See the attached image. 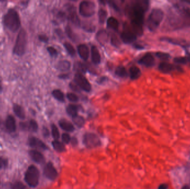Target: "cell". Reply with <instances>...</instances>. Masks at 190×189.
Segmentation results:
<instances>
[{
  "mask_svg": "<svg viewBox=\"0 0 190 189\" xmlns=\"http://www.w3.org/2000/svg\"><path fill=\"white\" fill-rule=\"evenodd\" d=\"M167 22L169 28L173 30L190 27V7L184 5H174L170 9Z\"/></svg>",
  "mask_w": 190,
  "mask_h": 189,
  "instance_id": "cell-1",
  "label": "cell"
},
{
  "mask_svg": "<svg viewBox=\"0 0 190 189\" xmlns=\"http://www.w3.org/2000/svg\"><path fill=\"white\" fill-rule=\"evenodd\" d=\"M149 7V1L147 0H137L131 3L127 9L131 23L143 25L145 14Z\"/></svg>",
  "mask_w": 190,
  "mask_h": 189,
  "instance_id": "cell-2",
  "label": "cell"
},
{
  "mask_svg": "<svg viewBox=\"0 0 190 189\" xmlns=\"http://www.w3.org/2000/svg\"><path fill=\"white\" fill-rule=\"evenodd\" d=\"M5 26L13 32H17L21 27V20L18 12L13 9H9L3 18Z\"/></svg>",
  "mask_w": 190,
  "mask_h": 189,
  "instance_id": "cell-3",
  "label": "cell"
},
{
  "mask_svg": "<svg viewBox=\"0 0 190 189\" xmlns=\"http://www.w3.org/2000/svg\"><path fill=\"white\" fill-rule=\"evenodd\" d=\"M164 13L160 9L154 8L152 9L147 21V26L150 31L154 32L160 26L163 20Z\"/></svg>",
  "mask_w": 190,
  "mask_h": 189,
  "instance_id": "cell-4",
  "label": "cell"
},
{
  "mask_svg": "<svg viewBox=\"0 0 190 189\" xmlns=\"http://www.w3.org/2000/svg\"><path fill=\"white\" fill-rule=\"evenodd\" d=\"M27 33L24 29H21L18 32L15 43L13 53L18 56H22L26 52L27 46Z\"/></svg>",
  "mask_w": 190,
  "mask_h": 189,
  "instance_id": "cell-5",
  "label": "cell"
},
{
  "mask_svg": "<svg viewBox=\"0 0 190 189\" xmlns=\"http://www.w3.org/2000/svg\"><path fill=\"white\" fill-rule=\"evenodd\" d=\"M40 179L39 169L35 165H30L25 175V180L28 186L35 187L38 185Z\"/></svg>",
  "mask_w": 190,
  "mask_h": 189,
  "instance_id": "cell-6",
  "label": "cell"
},
{
  "mask_svg": "<svg viewBox=\"0 0 190 189\" xmlns=\"http://www.w3.org/2000/svg\"><path fill=\"white\" fill-rule=\"evenodd\" d=\"M96 12V5L93 2L84 1L79 5V13L84 17H90L93 16Z\"/></svg>",
  "mask_w": 190,
  "mask_h": 189,
  "instance_id": "cell-7",
  "label": "cell"
},
{
  "mask_svg": "<svg viewBox=\"0 0 190 189\" xmlns=\"http://www.w3.org/2000/svg\"><path fill=\"white\" fill-rule=\"evenodd\" d=\"M84 145L87 148L93 149L101 145V140L96 134L93 133H86L83 137Z\"/></svg>",
  "mask_w": 190,
  "mask_h": 189,
  "instance_id": "cell-8",
  "label": "cell"
},
{
  "mask_svg": "<svg viewBox=\"0 0 190 189\" xmlns=\"http://www.w3.org/2000/svg\"><path fill=\"white\" fill-rule=\"evenodd\" d=\"M121 39L124 43L130 44L136 40L137 35L127 24H125L124 26V31L121 34Z\"/></svg>",
  "mask_w": 190,
  "mask_h": 189,
  "instance_id": "cell-9",
  "label": "cell"
},
{
  "mask_svg": "<svg viewBox=\"0 0 190 189\" xmlns=\"http://www.w3.org/2000/svg\"><path fill=\"white\" fill-rule=\"evenodd\" d=\"M74 81L77 86L85 92H89L91 91V84L83 74L80 73H76L74 75Z\"/></svg>",
  "mask_w": 190,
  "mask_h": 189,
  "instance_id": "cell-10",
  "label": "cell"
},
{
  "mask_svg": "<svg viewBox=\"0 0 190 189\" xmlns=\"http://www.w3.org/2000/svg\"><path fill=\"white\" fill-rule=\"evenodd\" d=\"M158 68L161 72L165 74L171 73L173 72L181 73L184 71L183 69L180 66L166 62H161L158 65Z\"/></svg>",
  "mask_w": 190,
  "mask_h": 189,
  "instance_id": "cell-11",
  "label": "cell"
},
{
  "mask_svg": "<svg viewBox=\"0 0 190 189\" xmlns=\"http://www.w3.org/2000/svg\"><path fill=\"white\" fill-rule=\"evenodd\" d=\"M160 40L161 41L166 42L184 48L185 50L190 48V41L185 40L184 39L164 37L161 38Z\"/></svg>",
  "mask_w": 190,
  "mask_h": 189,
  "instance_id": "cell-12",
  "label": "cell"
},
{
  "mask_svg": "<svg viewBox=\"0 0 190 189\" xmlns=\"http://www.w3.org/2000/svg\"><path fill=\"white\" fill-rule=\"evenodd\" d=\"M44 174L46 177L50 180H55L58 176V172L52 163L51 162L46 164L44 169Z\"/></svg>",
  "mask_w": 190,
  "mask_h": 189,
  "instance_id": "cell-13",
  "label": "cell"
},
{
  "mask_svg": "<svg viewBox=\"0 0 190 189\" xmlns=\"http://www.w3.org/2000/svg\"><path fill=\"white\" fill-rule=\"evenodd\" d=\"M67 11L68 12V20L71 22L74 26L80 27L81 26V21L76 12V9L74 6H68Z\"/></svg>",
  "mask_w": 190,
  "mask_h": 189,
  "instance_id": "cell-14",
  "label": "cell"
},
{
  "mask_svg": "<svg viewBox=\"0 0 190 189\" xmlns=\"http://www.w3.org/2000/svg\"><path fill=\"white\" fill-rule=\"evenodd\" d=\"M138 63L146 67H152L155 64V59L151 53H147L139 60Z\"/></svg>",
  "mask_w": 190,
  "mask_h": 189,
  "instance_id": "cell-15",
  "label": "cell"
},
{
  "mask_svg": "<svg viewBox=\"0 0 190 189\" xmlns=\"http://www.w3.org/2000/svg\"><path fill=\"white\" fill-rule=\"evenodd\" d=\"M28 145L31 147L35 149H37L42 150H45L48 149V146L44 142L40 139L36 137H31L28 140Z\"/></svg>",
  "mask_w": 190,
  "mask_h": 189,
  "instance_id": "cell-16",
  "label": "cell"
},
{
  "mask_svg": "<svg viewBox=\"0 0 190 189\" xmlns=\"http://www.w3.org/2000/svg\"><path fill=\"white\" fill-rule=\"evenodd\" d=\"M20 127L22 130H29L32 132H36L38 128V124L35 120L31 119L28 123H20Z\"/></svg>",
  "mask_w": 190,
  "mask_h": 189,
  "instance_id": "cell-17",
  "label": "cell"
},
{
  "mask_svg": "<svg viewBox=\"0 0 190 189\" xmlns=\"http://www.w3.org/2000/svg\"><path fill=\"white\" fill-rule=\"evenodd\" d=\"M29 155L31 158L35 163L41 164L45 162V157L44 156V155L39 151L31 150L29 151Z\"/></svg>",
  "mask_w": 190,
  "mask_h": 189,
  "instance_id": "cell-18",
  "label": "cell"
},
{
  "mask_svg": "<svg viewBox=\"0 0 190 189\" xmlns=\"http://www.w3.org/2000/svg\"><path fill=\"white\" fill-rule=\"evenodd\" d=\"M77 52L82 59L87 61L89 58V48L86 44H80L77 46Z\"/></svg>",
  "mask_w": 190,
  "mask_h": 189,
  "instance_id": "cell-19",
  "label": "cell"
},
{
  "mask_svg": "<svg viewBox=\"0 0 190 189\" xmlns=\"http://www.w3.org/2000/svg\"><path fill=\"white\" fill-rule=\"evenodd\" d=\"M5 126L7 130L10 132H14L16 130V123L15 119L12 115L7 116L5 121Z\"/></svg>",
  "mask_w": 190,
  "mask_h": 189,
  "instance_id": "cell-20",
  "label": "cell"
},
{
  "mask_svg": "<svg viewBox=\"0 0 190 189\" xmlns=\"http://www.w3.org/2000/svg\"><path fill=\"white\" fill-rule=\"evenodd\" d=\"M91 59L93 64L98 65L101 63V55L98 48L95 46H93L91 50Z\"/></svg>",
  "mask_w": 190,
  "mask_h": 189,
  "instance_id": "cell-21",
  "label": "cell"
},
{
  "mask_svg": "<svg viewBox=\"0 0 190 189\" xmlns=\"http://www.w3.org/2000/svg\"><path fill=\"white\" fill-rule=\"evenodd\" d=\"M59 124L63 130L67 132H72L74 130V125L70 121L65 119H61L59 122Z\"/></svg>",
  "mask_w": 190,
  "mask_h": 189,
  "instance_id": "cell-22",
  "label": "cell"
},
{
  "mask_svg": "<svg viewBox=\"0 0 190 189\" xmlns=\"http://www.w3.org/2000/svg\"><path fill=\"white\" fill-rule=\"evenodd\" d=\"M109 35L106 31L104 30H101L98 31L96 35V39L100 44H104L107 43L109 37Z\"/></svg>",
  "mask_w": 190,
  "mask_h": 189,
  "instance_id": "cell-23",
  "label": "cell"
},
{
  "mask_svg": "<svg viewBox=\"0 0 190 189\" xmlns=\"http://www.w3.org/2000/svg\"><path fill=\"white\" fill-rule=\"evenodd\" d=\"M71 67V63L67 60H63L59 62L57 65L56 67L59 70L63 72L68 71L70 69Z\"/></svg>",
  "mask_w": 190,
  "mask_h": 189,
  "instance_id": "cell-24",
  "label": "cell"
},
{
  "mask_svg": "<svg viewBox=\"0 0 190 189\" xmlns=\"http://www.w3.org/2000/svg\"><path fill=\"white\" fill-rule=\"evenodd\" d=\"M107 26L108 28L114 31H117L119 29V22L117 20L113 17H110L107 21Z\"/></svg>",
  "mask_w": 190,
  "mask_h": 189,
  "instance_id": "cell-25",
  "label": "cell"
},
{
  "mask_svg": "<svg viewBox=\"0 0 190 189\" xmlns=\"http://www.w3.org/2000/svg\"><path fill=\"white\" fill-rule=\"evenodd\" d=\"M173 61L177 64L188 65L190 67V54H187V56H186L176 57L173 59Z\"/></svg>",
  "mask_w": 190,
  "mask_h": 189,
  "instance_id": "cell-26",
  "label": "cell"
},
{
  "mask_svg": "<svg viewBox=\"0 0 190 189\" xmlns=\"http://www.w3.org/2000/svg\"><path fill=\"white\" fill-rule=\"evenodd\" d=\"M13 112L15 113V115H16L18 118L21 119H24L26 117L25 112L24 108L18 104H14L13 107Z\"/></svg>",
  "mask_w": 190,
  "mask_h": 189,
  "instance_id": "cell-27",
  "label": "cell"
},
{
  "mask_svg": "<svg viewBox=\"0 0 190 189\" xmlns=\"http://www.w3.org/2000/svg\"><path fill=\"white\" fill-rule=\"evenodd\" d=\"M130 74L131 80H137L141 76V72L139 67L136 66H132L130 68Z\"/></svg>",
  "mask_w": 190,
  "mask_h": 189,
  "instance_id": "cell-28",
  "label": "cell"
},
{
  "mask_svg": "<svg viewBox=\"0 0 190 189\" xmlns=\"http://www.w3.org/2000/svg\"><path fill=\"white\" fill-rule=\"evenodd\" d=\"M79 110V106L74 104H69L66 108V112L68 115L72 117L78 115L77 113Z\"/></svg>",
  "mask_w": 190,
  "mask_h": 189,
  "instance_id": "cell-29",
  "label": "cell"
},
{
  "mask_svg": "<svg viewBox=\"0 0 190 189\" xmlns=\"http://www.w3.org/2000/svg\"><path fill=\"white\" fill-rule=\"evenodd\" d=\"M74 68L76 71L78 72L77 73H80L81 74L86 73L88 69V68L85 64L80 62H76L74 63Z\"/></svg>",
  "mask_w": 190,
  "mask_h": 189,
  "instance_id": "cell-30",
  "label": "cell"
},
{
  "mask_svg": "<svg viewBox=\"0 0 190 189\" xmlns=\"http://www.w3.org/2000/svg\"><path fill=\"white\" fill-rule=\"evenodd\" d=\"M52 144L54 149L57 152L63 153L65 151V145H63V143L59 142V140H54V142L52 143Z\"/></svg>",
  "mask_w": 190,
  "mask_h": 189,
  "instance_id": "cell-31",
  "label": "cell"
},
{
  "mask_svg": "<svg viewBox=\"0 0 190 189\" xmlns=\"http://www.w3.org/2000/svg\"><path fill=\"white\" fill-rule=\"evenodd\" d=\"M72 120L74 123L78 128L83 127L85 124V119L80 115H77L74 117H72Z\"/></svg>",
  "mask_w": 190,
  "mask_h": 189,
  "instance_id": "cell-32",
  "label": "cell"
},
{
  "mask_svg": "<svg viewBox=\"0 0 190 189\" xmlns=\"http://www.w3.org/2000/svg\"><path fill=\"white\" fill-rule=\"evenodd\" d=\"M52 94L54 96V97L59 102H63L65 101V97L64 94L62 91H61L59 89H55L52 93Z\"/></svg>",
  "mask_w": 190,
  "mask_h": 189,
  "instance_id": "cell-33",
  "label": "cell"
},
{
  "mask_svg": "<svg viewBox=\"0 0 190 189\" xmlns=\"http://www.w3.org/2000/svg\"><path fill=\"white\" fill-rule=\"evenodd\" d=\"M98 21L99 23L104 24L107 17V12L104 9H100L98 11Z\"/></svg>",
  "mask_w": 190,
  "mask_h": 189,
  "instance_id": "cell-34",
  "label": "cell"
},
{
  "mask_svg": "<svg viewBox=\"0 0 190 189\" xmlns=\"http://www.w3.org/2000/svg\"><path fill=\"white\" fill-rule=\"evenodd\" d=\"M115 74L120 77L125 78L127 76V72L126 68L123 66H119L115 70Z\"/></svg>",
  "mask_w": 190,
  "mask_h": 189,
  "instance_id": "cell-35",
  "label": "cell"
},
{
  "mask_svg": "<svg viewBox=\"0 0 190 189\" xmlns=\"http://www.w3.org/2000/svg\"><path fill=\"white\" fill-rule=\"evenodd\" d=\"M63 46L65 48L66 50H67V52L71 56L74 57L76 55V50L74 46L70 43L68 42H65Z\"/></svg>",
  "mask_w": 190,
  "mask_h": 189,
  "instance_id": "cell-36",
  "label": "cell"
},
{
  "mask_svg": "<svg viewBox=\"0 0 190 189\" xmlns=\"http://www.w3.org/2000/svg\"><path fill=\"white\" fill-rule=\"evenodd\" d=\"M82 28L83 30L88 32H94L96 30V26L95 25L92 23L88 22L83 23Z\"/></svg>",
  "mask_w": 190,
  "mask_h": 189,
  "instance_id": "cell-37",
  "label": "cell"
},
{
  "mask_svg": "<svg viewBox=\"0 0 190 189\" xmlns=\"http://www.w3.org/2000/svg\"><path fill=\"white\" fill-rule=\"evenodd\" d=\"M66 33L68 37V38L71 39L72 41L75 42L77 40V36L74 34V33L72 31L71 28L69 26L66 27Z\"/></svg>",
  "mask_w": 190,
  "mask_h": 189,
  "instance_id": "cell-38",
  "label": "cell"
},
{
  "mask_svg": "<svg viewBox=\"0 0 190 189\" xmlns=\"http://www.w3.org/2000/svg\"><path fill=\"white\" fill-rule=\"evenodd\" d=\"M51 133L55 140H58L60 136L59 130L58 128L57 127L56 125L55 124H52L51 125Z\"/></svg>",
  "mask_w": 190,
  "mask_h": 189,
  "instance_id": "cell-39",
  "label": "cell"
},
{
  "mask_svg": "<svg viewBox=\"0 0 190 189\" xmlns=\"http://www.w3.org/2000/svg\"><path fill=\"white\" fill-rule=\"evenodd\" d=\"M111 43L115 47H119L121 45V42L115 34H112L111 36Z\"/></svg>",
  "mask_w": 190,
  "mask_h": 189,
  "instance_id": "cell-40",
  "label": "cell"
},
{
  "mask_svg": "<svg viewBox=\"0 0 190 189\" xmlns=\"http://www.w3.org/2000/svg\"><path fill=\"white\" fill-rule=\"evenodd\" d=\"M156 56L158 57L159 59L163 60V61H168L171 58V56L169 53L161 52H157L156 53Z\"/></svg>",
  "mask_w": 190,
  "mask_h": 189,
  "instance_id": "cell-41",
  "label": "cell"
},
{
  "mask_svg": "<svg viewBox=\"0 0 190 189\" xmlns=\"http://www.w3.org/2000/svg\"><path fill=\"white\" fill-rule=\"evenodd\" d=\"M11 189H26V187L24 183L20 181H16L11 184Z\"/></svg>",
  "mask_w": 190,
  "mask_h": 189,
  "instance_id": "cell-42",
  "label": "cell"
},
{
  "mask_svg": "<svg viewBox=\"0 0 190 189\" xmlns=\"http://www.w3.org/2000/svg\"><path fill=\"white\" fill-rule=\"evenodd\" d=\"M67 98L69 101L72 102H77L79 101V98L77 95L72 93H68L67 94Z\"/></svg>",
  "mask_w": 190,
  "mask_h": 189,
  "instance_id": "cell-43",
  "label": "cell"
},
{
  "mask_svg": "<svg viewBox=\"0 0 190 189\" xmlns=\"http://www.w3.org/2000/svg\"><path fill=\"white\" fill-rule=\"evenodd\" d=\"M47 50H48V52L50 54L51 56L54 57L57 56L58 55V52L57 50L53 47H48L47 48Z\"/></svg>",
  "mask_w": 190,
  "mask_h": 189,
  "instance_id": "cell-44",
  "label": "cell"
},
{
  "mask_svg": "<svg viewBox=\"0 0 190 189\" xmlns=\"http://www.w3.org/2000/svg\"><path fill=\"white\" fill-rule=\"evenodd\" d=\"M62 140L65 144H68L71 140V138L67 133H63L62 135Z\"/></svg>",
  "mask_w": 190,
  "mask_h": 189,
  "instance_id": "cell-45",
  "label": "cell"
},
{
  "mask_svg": "<svg viewBox=\"0 0 190 189\" xmlns=\"http://www.w3.org/2000/svg\"><path fill=\"white\" fill-rule=\"evenodd\" d=\"M7 165H8L7 160L5 158L0 157V170L5 168L7 166Z\"/></svg>",
  "mask_w": 190,
  "mask_h": 189,
  "instance_id": "cell-46",
  "label": "cell"
},
{
  "mask_svg": "<svg viewBox=\"0 0 190 189\" xmlns=\"http://www.w3.org/2000/svg\"><path fill=\"white\" fill-rule=\"evenodd\" d=\"M70 87L72 91H74V92H80L79 87L77 86L76 83H72V82L70 83Z\"/></svg>",
  "mask_w": 190,
  "mask_h": 189,
  "instance_id": "cell-47",
  "label": "cell"
},
{
  "mask_svg": "<svg viewBox=\"0 0 190 189\" xmlns=\"http://www.w3.org/2000/svg\"><path fill=\"white\" fill-rule=\"evenodd\" d=\"M108 3L110 5V6L112 9H114L116 11H117V12H119L120 11V9L119 6H117V5L115 2H113V1H108Z\"/></svg>",
  "mask_w": 190,
  "mask_h": 189,
  "instance_id": "cell-48",
  "label": "cell"
},
{
  "mask_svg": "<svg viewBox=\"0 0 190 189\" xmlns=\"http://www.w3.org/2000/svg\"><path fill=\"white\" fill-rule=\"evenodd\" d=\"M39 40L40 41L44 42V43H47L48 41V38L46 35H41L39 36Z\"/></svg>",
  "mask_w": 190,
  "mask_h": 189,
  "instance_id": "cell-49",
  "label": "cell"
},
{
  "mask_svg": "<svg viewBox=\"0 0 190 189\" xmlns=\"http://www.w3.org/2000/svg\"><path fill=\"white\" fill-rule=\"evenodd\" d=\"M42 133H43L44 136H45V137H48V136H49V135H50L49 130H48V129L47 128H43Z\"/></svg>",
  "mask_w": 190,
  "mask_h": 189,
  "instance_id": "cell-50",
  "label": "cell"
},
{
  "mask_svg": "<svg viewBox=\"0 0 190 189\" xmlns=\"http://www.w3.org/2000/svg\"><path fill=\"white\" fill-rule=\"evenodd\" d=\"M107 80V78L106 77H102L101 78H100L97 80V83L99 84H103Z\"/></svg>",
  "mask_w": 190,
  "mask_h": 189,
  "instance_id": "cell-51",
  "label": "cell"
},
{
  "mask_svg": "<svg viewBox=\"0 0 190 189\" xmlns=\"http://www.w3.org/2000/svg\"><path fill=\"white\" fill-rule=\"evenodd\" d=\"M58 17L59 18V19H61L63 20H64L65 19L66 15L65 13H63V12H60L58 13Z\"/></svg>",
  "mask_w": 190,
  "mask_h": 189,
  "instance_id": "cell-52",
  "label": "cell"
},
{
  "mask_svg": "<svg viewBox=\"0 0 190 189\" xmlns=\"http://www.w3.org/2000/svg\"><path fill=\"white\" fill-rule=\"evenodd\" d=\"M169 186L166 183H162L160 186H158V189H168Z\"/></svg>",
  "mask_w": 190,
  "mask_h": 189,
  "instance_id": "cell-53",
  "label": "cell"
},
{
  "mask_svg": "<svg viewBox=\"0 0 190 189\" xmlns=\"http://www.w3.org/2000/svg\"><path fill=\"white\" fill-rule=\"evenodd\" d=\"M69 77H70V76H69V74H61V75L59 76V78L60 79H63V80L68 79Z\"/></svg>",
  "mask_w": 190,
  "mask_h": 189,
  "instance_id": "cell-54",
  "label": "cell"
},
{
  "mask_svg": "<svg viewBox=\"0 0 190 189\" xmlns=\"http://www.w3.org/2000/svg\"><path fill=\"white\" fill-rule=\"evenodd\" d=\"M134 48H135L136 49H138V50H142L143 49V47L142 45L139 44H134Z\"/></svg>",
  "mask_w": 190,
  "mask_h": 189,
  "instance_id": "cell-55",
  "label": "cell"
},
{
  "mask_svg": "<svg viewBox=\"0 0 190 189\" xmlns=\"http://www.w3.org/2000/svg\"><path fill=\"white\" fill-rule=\"evenodd\" d=\"M71 142H72V145H76L77 144V139H76L75 138H72V139H71Z\"/></svg>",
  "mask_w": 190,
  "mask_h": 189,
  "instance_id": "cell-56",
  "label": "cell"
},
{
  "mask_svg": "<svg viewBox=\"0 0 190 189\" xmlns=\"http://www.w3.org/2000/svg\"><path fill=\"white\" fill-rule=\"evenodd\" d=\"M181 189H190V187L188 185H186L183 186Z\"/></svg>",
  "mask_w": 190,
  "mask_h": 189,
  "instance_id": "cell-57",
  "label": "cell"
},
{
  "mask_svg": "<svg viewBox=\"0 0 190 189\" xmlns=\"http://www.w3.org/2000/svg\"><path fill=\"white\" fill-rule=\"evenodd\" d=\"M2 84H1V81L0 80V93L2 92Z\"/></svg>",
  "mask_w": 190,
  "mask_h": 189,
  "instance_id": "cell-58",
  "label": "cell"
},
{
  "mask_svg": "<svg viewBox=\"0 0 190 189\" xmlns=\"http://www.w3.org/2000/svg\"><path fill=\"white\" fill-rule=\"evenodd\" d=\"M1 120H0V126H1Z\"/></svg>",
  "mask_w": 190,
  "mask_h": 189,
  "instance_id": "cell-59",
  "label": "cell"
}]
</instances>
